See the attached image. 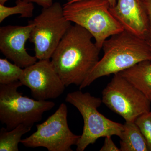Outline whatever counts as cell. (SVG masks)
<instances>
[{
    "mask_svg": "<svg viewBox=\"0 0 151 151\" xmlns=\"http://www.w3.org/2000/svg\"><path fill=\"white\" fill-rule=\"evenodd\" d=\"M145 138L151 151V111L138 117L134 122Z\"/></svg>",
    "mask_w": 151,
    "mask_h": 151,
    "instance_id": "17",
    "label": "cell"
},
{
    "mask_svg": "<svg viewBox=\"0 0 151 151\" xmlns=\"http://www.w3.org/2000/svg\"><path fill=\"white\" fill-rule=\"evenodd\" d=\"M9 0H0V4L2 5H4L5 3Z\"/></svg>",
    "mask_w": 151,
    "mask_h": 151,
    "instance_id": "22",
    "label": "cell"
},
{
    "mask_svg": "<svg viewBox=\"0 0 151 151\" xmlns=\"http://www.w3.org/2000/svg\"><path fill=\"white\" fill-rule=\"evenodd\" d=\"M151 101V61L144 60L119 73Z\"/></svg>",
    "mask_w": 151,
    "mask_h": 151,
    "instance_id": "12",
    "label": "cell"
},
{
    "mask_svg": "<svg viewBox=\"0 0 151 151\" xmlns=\"http://www.w3.org/2000/svg\"><path fill=\"white\" fill-rule=\"evenodd\" d=\"M92 38L84 28L71 25L53 52L51 62L65 86H80L100 60Z\"/></svg>",
    "mask_w": 151,
    "mask_h": 151,
    "instance_id": "1",
    "label": "cell"
},
{
    "mask_svg": "<svg viewBox=\"0 0 151 151\" xmlns=\"http://www.w3.org/2000/svg\"><path fill=\"white\" fill-rule=\"evenodd\" d=\"M19 81L29 88L32 97L37 100L56 99L65 89L50 60H40L24 68Z\"/></svg>",
    "mask_w": 151,
    "mask_h": 151,
    "instance_id": "9",
    "label": "cell"
},
{
    "mask_svg": "<svg viewBox=\"0 0 151 151\" xmlns=\"http://www.w3.org/2000/svg\"><path fill=\"white\" fill-rule=\"evenodd\" d=\"M32 127L20 124L13 129H1L0 132V151H18V145L23 135L30 132Z\"/></svg>",
    "mask_w": 151,
    "mask_h": 151,
    "instance_id": "14",
    "label": "cell"
},
{
    "mask_svg": "<svg viewBox=\"0 0 151 151\" xmlns=\"http://www.w3.org/2000/svg\"><path fill=\"white\" fill-rule=\"evenodd\" d=\"M120 137L121 151H149L147 143L134 122H126Z\"/></svg>",
    "mask_w": 151,
    "mask_h": 151,
    "instance_id": "13",
    "label": "cell"
},
{
    "mask_svg": "<svg viewBox=\"0 0 151 151\" xmlns=\"http://www.w3.org/2000/svg\"><path fill=\"white\" fill-rule=\"evenodd\" d=\"M33 26L28 22L25 26L8 25L0 28L1 52L22 68L33 65L37 60L35 56L30 55L25 48Z\"/></svg>",
    "mask_w": 151,
    "mask_h": 151,
    "instance_id": "10",
    "label": "cell"
},
{
    "mask_svg": "<svg viewBox=\"0 0 151 151\" xmlns=\"http://www.w3.org/2000/svg\"><path fill=\"white\" fill-rule=\"evenodd\" d=\"M16 3V5L13 7L6 6L0 4V22L8 17L16 14H20V17L30 18L33 16L34 6L32 3L17 0Z\"/></svg>",
    "mask_w": 151,
    "mask_h": 151,
    "instance_id": "15",
    "label": "cell"
},
{
    "mask_svg": "<svg viewBox=\"0 0 151 151\" xmlns=\"http://www.w3.org/2000/svg\"><path fill=\"white\" fill-rule=\"evenodd\" d=\"M80 1V0H73V1L70 3L74 2L77 1ZM110 4L111 7H113L116 6V3H117V0H107Z\"/></svg>",
    "mask_w": 151,
    "mask_h": 151,
    "instance_id": "21",
    "label": "cell"
},
{
    "mask_svg": "<svg viewBox=\"0 0 151 151\" xmlns=\"http://www.w3.org/2000/svg\"><path fill=\"white\" fill-rule=\"evenodd\" d=\"M73 1V0H67V2H71Z\"/></svg>",
    "mask_w": 151,
    "mask_h": 151,
    "instance_id": "23",
    "label": "cell"
},
{
    "mask_svg": "<svg viewBox=\"0 0 151 151\" xmlns=\"http://www.w3.org/2000/svg\"><path fill=\"white\" fill-rule=\"evenodd\" d=\"M24 69L13 64L7 58L0 59V84L7 85L19 81Z\"/></svg>",
    "mask_w": 151,
    "mask_h": 151,
    "instance_id": "16",
    "label": "cell"
},
{
    "mask_svg": "<svg viewBox=\"0 0 151 151\" xmlns=\"http://www.w3.org/2000/svg\"><path fill=\"white\" fill-rule=\"evenodd\" d=\"M104 55L79 86H89L97 78L115 74L144 61H151V47L145 40L127 31L111 36L104 42Z\"/></svg>",
    "mask_w": 151,
    "mask_h": 151,
    "instance_id": "2",
    "label": "cell"
},
{
    "mask_svg": "<svg viewBox=\"0 0 151 151\" xmlns=\"http://www.w3.org/2000/svg\"><path fill=\"white\" fill-rule=\"evenodd\" d=\"M147 13L149 21V31L146 41L151 47V0H142Z\"/></svg>",
    "mask_w": 151,
    "mask_h": 151,
    "instance_id": "19",
    "label": "cell"
},
{
    "mask_svg": "<svg viewBox=\"0 0 151 151\" xmlns=\"http://www.w3.org/2000/svg\"><path fill=\"white\" fill-rule=\"evenodd\" d=\"M104 144L100 151H121L113 142L111 136L105 137Z\"/></svg>",
    "mask_w": 151,
    "mask_h": 151,
    "instance_id": "18",
    "label": "cell"
},
{
    "mask_svg": "<svg viewBox=\"0 0 151 151\" xmlns=\"http://www.w3.org/2000/svg\"><path fill=\"white\" fill-rule=\"evenodd\" d=\"M67 106L62 103L45 122L37 125V131L21 143L27 147H44L48 151H72L80 136L73 134L67 122Z\"/></svg>",
    "mask_w": 151,
    "mask_h": 151,
    "instance_id": "8",
    "label": "cell"
},
{
    "mask_svg": "<svg viewBox=\"0 0 151 151\" xmlns=\"http://www.w3.org/2000/svg\"><path fill=\"white\" fill-rule=\"evenodd\" d=\"M110 11L124 30L146 40L149 31L147 13L142 0H117Z\"/></svg>",
    "mask_w": 151,
    "mask_h": 151,
    "instance_id": "11",
    "label": "cell"
},
{
    "mask_svg": "<svg viewBox=\"0 0 151 151\" xmlns=\"http://www.w3.org/2000/svg\"><path fill=\"white\" fill-rule=\"evenodd\" d=\"M28 22L34 25L29 40L34 45L35 56L39 60H50L71 25V22L65 18L63 7L58 2L42 8L41 13Z\"/></svg>",
    "mask_w": 151,
    "mask_h": 151,
    "instance_id": "6",
    "label": "cell"
},
{
    "mask_svg": "<svg viewBox=\"0 0 151 151\" xmlns=\"http://www.w3.org/2000/svg\"><path fill=\"white\" fill-rule=\"evenodd\" d=\"M27 2L35 3L42 8H46L52 5L53 0H23Z\"/></svg>",
    "mask_w": 151,
    "mask_h": 151,
    "instance_id": "20",
    "label": "cell"
},
{
    "mask_svg": "<svg viewBox=\"0 0 151 151\" xmlns=\"http://www.w3.org/2000/svg\"><path fill=\"white\" fill-rule=\"evenodd\" d=\"M102 100L126 122H134L139 116L151 111L150 100L119 73L114 74L103 89Z\"/></svg>",
    "mask_w": 151,
    "mask_h": 151,
    "instance_id": "7",
    "label": "cell"
},
{
    "mask_svg": "<svg viewBox=\"0 0 151 151\" xmlns=\"http://www.w3.org/2000/svg\"><path fill=\"white\" fill-rule=\"evenodd\" d=\"M65 101L78 109L84 120L83 132L76 144V151H84L100 138L121 137L124 125L111 121L97 110L103 103L102 99L92 96L89 92L77 91L68 93Z\"/></svg>",
    "mask_w": 151,
    "mask_h": 151,
    "instance_id": "5",
    "label": "cell"
},
{
    "mask_svg": "<svg viewBox=\"0 0 151 151\" xmlns=\"http://www.w3.org/2000/svg\"><path fill=\"white\" fill-rule=\"evenodd\" d=\"M22 86L20 81L0 85V121L8 130L20 124L32 127L41 121L44 112L51 110L55 105L51 101L33 100L24 96L17 90Z\"/></svg>",
    "mask_w": 151,
    "mask_h": 151,
    "instance_id": "4",
    "label": "cell"
},
{
    "mask_svg": "<svg viewBox=\"0 0 151 151\" xmlns=\"http://www.w3.org/2000/svg\"><path fill=\"white\" fill-rule=\"evenodd\" d=\"M63 7L65 18L88 31L100 50L107 39L124 30L111 14L107 0H80Z\"/></svg>",
    "mask_w": 151,
    "mask_h": 151,
    "instance_id": "3",
    "label": "cell"
}]
</instances>
